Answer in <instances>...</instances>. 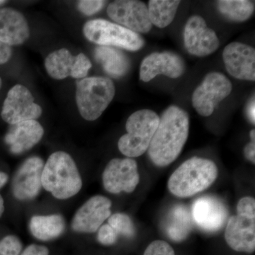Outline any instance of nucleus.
Instances as JSON below:
<instances>
[{"instance_id": "obj_21", "label": "nucleus", "mask_w": 255, "mask_h": 255, "mask_svg": "<svg viewBox=\"0 0 255 255\" xmlns=\"http://www.w3.org/2000/svg\"><path fill=\"white\" fill-rule=\"evenodd\" d=\"M95 58L112 78L124 77L130 68V61L127 55L113 47H97L95 50Z\"/></svg>"}, {"instance_id": "obj_5", "label": "nucleus", "mask_w": 255, "mask_h": 255, "mask_svg": "<svg viewBox=\"0 0 255 255\" xmlns=\"http://www.w3.org/2000/svg\"><path fill=\"white\" fill-rule=\"evenodd\" d=\"M159 117L153 111H137L128 119L127 133L119 139L118 147L128 158L140 157L147 151L151 140L158 127Z\"/></svg>"}, {"instance_id": "obj_27", "label": "nucleus", "mask_w": 255, "mask_h": 255, "mask_svg": "<svg viewBox=\"0 0 255 255\" xmlns=\"http://www.w3.org/2000/svg\"><path fill=\"white\" fill-rule=\"evenodd\" d=\"M22 243L16 236H7L0 241V255H19Z\"/></svg>"}, {"instance_id": "obj_29", "label": "nucleus", "mask_w": 255, "mask_h": 255, "mask_svg": "<svg viewBox=\"0 0 255 255\" xmlns=\"http://www.w3.org/2000/svg\"><path fill=\"white\" fill-rule=\"evenodd\" d=\"M143 255H175V253L167 242L155 241L147 246Z\"/></svg>"}, {"instance_id": "obj_38", "label": "nucleus", "mask_w": 255, "mask_h": 255, "mask_svg": "<svg viewBox=\"0 0 255 255\" xmlns=\"http://www.w3.org/2000/svg\"><path fill=\"white\" fill-rule=\"evenodd\" d=\"M4 211V203L2 196L0 194V218L1 217Z\"/></svg>"}, {"instance_id": "obj_17", "label": "nucleus", "mask_w": 255, "mask_h": 255, "mask_svg": "<svg viewBox=\"0 0 255 255\" xmlns=\"http://www.w3.org/2000/svg\"><path fill=\"white\" fill-rule=\"evenodd\" d=\"M185 71L184 60L172 52L153 53L142 60L140 69V79L147 82L159 75L169 78H180Z\"/></svg>"}, {"instance_id": "obj_39", "label": "nucleus", "mask_w": 255, "mask_h": 255, "mask_svg": "<svg viewBox=\"0 0 255 255\" xmlns=\"http://www.w3.org/2000/svg\"><path fill=\"white\" fill-rule=\"evenodd\" d=\"M5 1H2V0H0V5L4 4Z\"/></svg>"}, {"instance_id": "obj_4", "label": "nucleus", "mask_w": 255, "mask_h": 255, "mask_svg": "<svg viewBox=\"0 0 255 255\" xmlns=\"http://www.w3.org/2000/svg\"><path fill=\"white\" fill-rule=\"evenodd\" d=\"M116 89L110 79L92 77L76 84V103L82 118L93 122L100 118L115 96Z\"/></svg>"}, {"instance_id": "obj_36", "label": "nucleus", "mask_w": 255, "mask_h": 255, "mask_svg": "<svg viewBox=\"0 0 255 255\" xmlns=\"http://www.w3.org/2000/svg\"><path fill=\"white\" fill-rule=\"evenodd\" d=\"M247 114H248V118H249L250 121H251L252 123L255 124V104L254 98L250 102L249 105H248V107H247Z\"/></svg>"}, {"instance_id": "obj_22", "label": "nucleus", "mask_w": 255, "mask_h": 255, "mask_svg": "<svg viewBox=\"0 0 255 255\" xmlns=\"http://www.w3.org/2000/svg\"><path fill=\"white\" fill-rule=\"evenodd\" d=\"M32 236L41 241H49L59 237L65 231V223L61 215L34 216L29 223Z\"/></svg>"}, {"instance_id": "obj_1", "label": "nucleus", "mask_w": 255, "mask_h": 255, "mask_svg": "<svg viewBox=\"0 0 255 255\" xmlns=\"http://www.w3.org/2000/svg\"><path fill=\"white\" fill-rule=\"evenodd\" d=\"M189 132V117L177 106H170L159 117L157 130L147 149L152 163L164 167L180 155Z\"/></svg>"}, {"instance_id": "obj_2", "label": "nucleus", "mask_w": 255, "mask_h": 255, "mask_svg": "<svg viewBox=\"0 0 255 255\" xmlns=\"http://www.w3.org/2000/svg\"><path fill=\"white\" fill-rule=\"evenodd\" d=\"M42 187L55 199L66 200L81 190L82 181L71 156L58 151L50 155L43 167Z\"/></svg>"}, {"instance_id": "obj_7", "label": "nucleus", "mask_w": 255, "mask_h": 255, "mask_svg": "<svg viewBox=\"0 0 255 255\" xmlns=\"http://www.w3.org/2000/svg\"><path fill=\"white\" fill-rule=\"evenodd\" d=\"M231 91L232 84L227 77L217 72L210 73L194 90L193 107L199 115L209 117L220 102L231 95Z\"/></svg>"}, {"instance_id": "obj_18", "label": "nucleus", "mask_w": 255, "mask_h": 255, "mask_svg": "<svg viewBox=\"0 0 255 255\" xmlns=\"http://www.w3.org/2000/svg\"><path fill=\"white\" fill-rule=\"evenodd\" d=\"M43 134L44 129L37 121H26L11 125L5 136V142L13 154L18 155L38 144Z\"/></svg>"}, {"instance_id": "obj_30", "label": "nucleus", "mask_w": 255, "mask_h": 255, "mask_svg": "<svg viewBox=\"0 0 255 255\" xmlns=\"http://www.w3.org/2000/svg\"><path fill=\"white\" fill-rule=\"evenodd\" d=\"M118 237L119 235L109 224L102 225L98 230L97 241L104 246H110L115 244Z\"/></svg>"}, {"instance_id": "obj_37", "label": "nucleus", "mask_w": 255, "mask_h": 255, "mask_svg": "<svg viewBox=\"0 0 255 255\" xmlns=\"http://www.w3.org/2000/svg\"><path fill=\"white\" fill-rule=\"evenodd\" d=\"M8 181L7 174L4 173V172H0V189L1 187H4L5 184H6Z\"/></svg>"}, {"instance_id": "obj_32", "label": "nucleus", "mask_w": 255, "mask_h": 255, "mask_svg": "<svg viewBox=\"0 0 255 255\" xmlns=\"http://www.w3.org/2000/svg\"><path fill=\"white\" fill-rule=\"evenodd\" d=\"M237 211L238 213L255 215V200L254 198L249 197V196L242 198L238 202Z\"/></svg>"}, {"instance_id": "obj_14", "label": "nucleus", "mask_w": 255, "mask_h": 255, "mask_svg": "<svg viewBox=\"0 0 255 255\" xmlns=\"http://www.w3.org/2000/svg\"><path fill=\"white\" fill-rule=\"evenodd\" d=\"M44 164L41 157H31L20 166L12 181V192L16 199L31 200L38 195Z\"/></svg>"}, {"instance_id": "obj_10", "label": "nucleus", "mask_w": 255, "mask_h": 255, "mask_svg": "<svg viewBox=\"0 0 255 255\" xmlns=\"http://www.w3.org/2000/svg\"><path fill=\"white\" fill-rule=\"evenodd\" d=\"M107 14L117 24L135 32L145 33L152 27L147 5L137 0H117L110 3Z\"/></svg>"}, {"instance_id": "obj_25", "label": "nucleus", "mask_w": 255, "mask_h": 255, "mask_svg": "<svg viewBox=\"0 0 255 255\" xmlns=\"http://www.w3.org/2000/svg\"><path fill=\"white\" fill-rule=\"evenodd\" d=\"M218 10L225 18L234 22H244L254 13L255 4L248 0H220Z\"/></svg>"}, {"instance_id": "obj_11", "label": "nucleus", "mask_w": 255, "mask_h": 255, "mask_svg": "<svg viewBox=\"0 0 255 255\" xmlns=\"http://www.w3.org/2000/svg\"><path fill=\"white\" fill-rule=\"evenodd\" d=\"M184 44L191 55L205 57L219 48V39L216 32L207 27L204 18L194 15L188 19L184 27Z\"/></svg>"}, {"instance_id": "obj_35", "label": "nucleus", "mask_w": 255, "mask_h": 255, "mask_svg": "<svg viewBox=\"0 0 255 255\" xmlns=\"http://www.w3.org/2000/svg\"><path fill=\"white\" fill-rule=\"evenodd\" d=\"M245 156L252 163H255V140H251V142L246 146L244 149Z\"/></svg>"}, {"instance_id": "obj_15", "label": "nucleus", "mask_w": 255, "mask_h": 255, "mask_svg": "<svg viewBox=\"0 0 255 255\" xmlns=\"http://www.w3.org/2000/svg\"><path fill=\"white\" fill-rule=\"evenodd\" d=\"M225 239L228 246L239 253L255 251V215L238 213L228 220Z\"/></svg>"}, {"instance_id": "obj_40", "label": "nucleus", "mask_w": 255, "mask_h": 255, "mask_svg": "<svg viewBox=\"0 0 255 255\" xmlns=\"http://www.w3.org/2000/svg\"><path fill=\"white\" fill-rule=\"evenodd\" d=\"M1 78H0V89H1Z\"/></svg>"}, {"instance_id": "obj_34", "label": "nucleus", "mask_w": 255, "mask_h": 255, "mask_svg": "<svg viewBox=\"0 0 255 255\" xmlns=\"http://www.w3.org/2000/svg\"><path fill=\"white\" fill-rule=\"evenodd\" d=\"M11 53L12 51H11V47L0 41V65L9 61Z\"/></svg>"}, {"instance_id": "obj_28", "label": "nucleus", "mask_w": 255, "mask_h": 255, "mask_svg": "<svg viewBox=\"0 0 255 255\" xmlns=\"http://www.w3.org/2000/svg\"><path fill=\"white\" fill-rule=\"evenodd\" d=\"M91 68L90 60L84 53H80L75 56L70 77L75 79L85 78Z\"/></svg>"}, {"instance_id": "obj_3", "label": "nucleus", "mask_w": 255, "mask_h": 255, "mask_svg": "<svg viewBox=\"0 0 255 255\" xmlns=\"http://www.w3.org/2000/svg\"><path fill=\"white\" fill-rule=\"evenodd\" d=\"M218 175L219 169L214 161L193 157L174 171L169 177L167 187L177 197H191L211 187Z\"/></svg>"}, {"instance_id": "obj_20", "label": "nucleus", "mask_w": 255, "mask_h": 255, "mask_svg": "<svg viewBox=\"0 0 255 255\" xmlns=\"http://www.w3.org/2000/svg\"><path fill=\"white\" fill-rule=\"evenodd\" d=\"M190 211L182 204L169 209L164 221V231L172 241L180 243L187 239L194 225Z\"/></svg>"}, {"instance_id": "obj_6", "label": "nucleus", "mask_w": 255, "mask_h": 255, "mask_svg": "<svg viewBox=\"0 0 255 255\" xmlns=\"http://www.w3.org/2000/svg\"><path fill=\"white\" fill-rule=\"evenodd\" d=\"M83 33L88 41L100 46H115L137 51L145 46V41L138 33L100 18L87 21L84 26Z\"/></svg>"}, {"instance_id": "obj_24", "label": "nucleus", "mask_w": 255, "mask_h": 255, "mask_svg": "<svg viewBox=\"0 0 255 255\" xmlns=\"http://www.w3.org/2000/svg\"><path fill=\"white\" fill-rule=\"evenodd\" d=\"M181 1L178 0H150L148 14L150 22L157 27H167L173 21Z\"/></svg>"}, {"instance_id": "obj_31", "label": "nucleus", "mask_w": 255, "mask_h": 255, "mask_svg": "<svg viewBox=\"0 0 255 255\" xmlns=\"http://www.w3.org/2000/svg\"><path fill=\"white\" fill-rule=\"evenodd\" d=\"M105 1L102 0H82L78 2V9L82 14L92 16L99 12L105 6Z\"/></svg>"}, {"instance_id": "obj_8", "label": "nucleus", "mask_w": 255, "mask_h": 255, "mask_svg": "<svg viewBox=\"0 0 255 255\" xmlns=\"http://www.w3.org/2000/svg\"><path fill=\"white\" fill-rule=\"evenodd\" d=\"M102 182L111 194L132 193L140 182L136 161L132 158H114L106 166Z\"/></svg>"}, {"instance_id": "obj_19", "label": "nucleus", "mask_w": 255, "mask_h": 255, "mask_svg": "<svg viewBox=\"0 0 255 255\" xmlns=\"http://www.w3.org/2000/svg\"><path fill=\"white\" fill-rule=\"evenodd\" d=\"M27 21L16 10L0 9V41L11 46L23 44L29 38Z\"/></svg>"}, {"instance_id": "obj_23", "label": "nucleus", "mask_w": 255, "mask_h": 255, "mask_svg": "<svg viewBox=\"0 0 255 255\" xmlns=\"http://www.w3.org/2000/svg\"><path fill=\"white\" fill-rule=\"evenodd\" d=\"M75 56L66 48L55 50L45 60L47 73L55 80H63L71 75Z\"/></svg>"}, {"instance_id": "obj_16", "label": "nucleus", "mask_w": 255, "mask_h": 255, "mask_svg": "<svg viewBox=\"0 0 255 255\" xmlns=\"http://www.w3.org/2000/svg\"><path fill=\"white\" fill-rule=\"evenodd\" d=\"M223 58L228 73L233 78L255 81V50L253 47L233 42L224 48Z\"/></svg>"}, {"instance_id": "obj_26", "label": "nucleus", "mask_w": 255, "mask_h": 255, "mask_svg": "<svg viewBox=\"0 0 255 255\" xmlns=\"http://www.w3.org/2000/svg\"><path fill=\"white\" fill-rule=\"evenodd\" d=\"M108 224L118 235H122L128 238H131L135 236V226L127 214L117 213L111 215L109 218Z\"/></svg>"}, {"instance_id": "obj_33", "label": "nucleus", "mask_w": 255, "mask_h": 255, "mask_svg": "<svg viewBox=\"0 0 255 255\" xmlns=\"http://www.w3.org/2000/svg\"><path fill=\"white\" fill-rule=\"evenodd\" d=\"M21 255H49V251L46 247L33 244L28 246Z\"/></svg>"}, {"instance_id": "obj_9", "label": "nucleus", "mask_w": 255, "mask_h": 255, "mask_svg": "<svg viewBox=\"0 0 255 255\" xmlns=\"http://www.w3.org/2000/svg\"><path fill=\"white\" fill-rule=\"evenodd\" d=\"M42 114V109L35 103L29 90L21 85H16L9 90L1 110V118L10 125L36 120Z\"/></svg>"}, {"instance_id": "obj_13", "label": "nucleus", "mask_w": 255, "mask_h": 255, "mask_svg": "<svg viewBox=\"0 0 255 255\" xmlns=\"http://www.w3.org/2000/svg\"><path fill=\"white\" fill-rule=\"evenodd\" d=\"M191 214L193 221L198 227L207 233H215L224 226L228 211L219 198L204 196L193 203Z\"/></svg>"}, {"instance_id": "obj_12", "label": "nucleus", "mask_w": 255, "mask_h": 255, "mask_svg": "<svg viewBox=\"0 0 255 255\" xmlns=\"http://www.w3.org/2000/svg\"><path fill=\"white\" fill-rule=\"evenodd\" d=\"M112 203L102 195L92 196L78 210L72 221L71 227L75 232H97L106 220L112 215Z\"/></svg>"}]
</instances>
